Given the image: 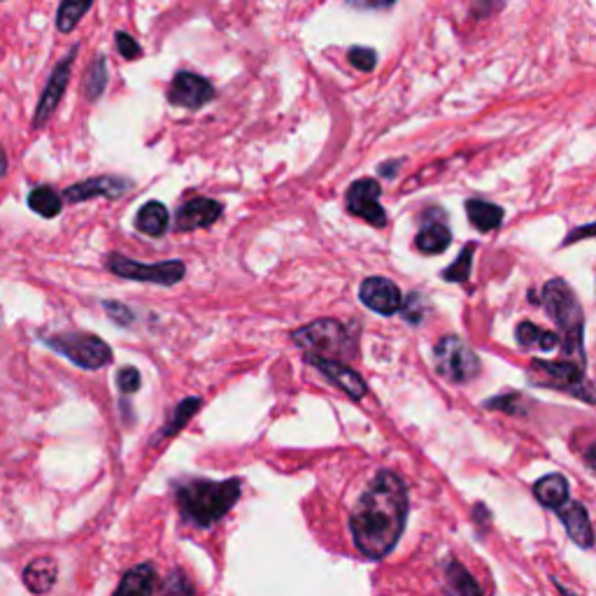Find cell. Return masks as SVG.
<instances>
[{
  "label": "cell",
  "mask_w": 596,
  "mask_h": 596,
  "mask_svg": "<svg viewBox=\"0 0 596 596\" xmlns=\"http://www.w3.org/2000/svg\"><path fill=\"white\" fill-rule=\"evenodd\" d=\"M117 49H119V54L129 61H136L143 56V49H140L138 42L133 40L129 33H117Z\"/></svg>",
  "instance_id": "obj_34"
},
{
  "label": "cell",
  "mask_w": 596,
  "mask_h": 596,
  "mask_svg": "<svg viewBox=\"0 0 596 596\" xmlns=\"http://www.w3.org/2000/svg\"><path fill=\"white\" fill-rule=\"evenodd\" d=\"M592 231H594V226L592 224H587L585 229H580V231H573L569 238H566V245H571L573 240H580V238H590L592 236Z\"/></svg>",
  "instance_id": "obj_37"
},
{
  "label": "cell",
  "mask_w": 596,
  "mask_h": 596,
  "mask_svg": "<svg viewBox=\"0 0 596 596\" xmlns=\"http://www.w3.org/2000/svg\"><path fill=\"white\" fill-rule=\"evenodd\" d=\"M198 408H201V399H196V396H191V399H184L180 403V406L175 408L173 420H170L166 424V429H163L161 434H159V441H163V438L175 436L177 431H180L184 427V424H187L191 420V417H194L198 413Z\"/></svg>",
  "instance_id": "obj_27"
},
{
  "label": "cell",
  "mask_w": 596,
  "mask_h": 596,
  "mask_svg": "<svg viewBox=\"0 0 596 596\" xmlns=\"http://www.w3.org/2000/svg\"><path fill=\"white\" fill-rule=\"evenodd\" d=\"M534 496L541 506L557 510L569 501V480L559 473L545 475V478H541L534 485Z\"/></svg>",
  "instance_id": "obj_20"
},
{
  "label": "cell",
  "mask_w": 596,
  "mask_h": 596,
  "mask_svg": "<svg viewBox=\"0 0 596 596\" xmlns=\"http://www.w3.org/2000/svg\"><path fill=\"white\" fill-rule=\"evenodd\" d=\"M555 585H557V590H559V594H562V596H573L569 590H566V587L562 583H559V580H555Z\"/></svg>",
  "instance_id": "obj_39"
},
{
  "label": "cell",
  "mask_w": 596,
  "mask_h": 596,
  "mask_svg": "<svg viewBox=\"0 0 596 596\" xmlns=\"http://www.w3.org/2000/svg\"><path fill=\"white\" fill-rule=\"evenodd\" d=\"M156 571L152 564H138L136 569L126 571L117 592L112 596H154Z\"/></svg>",
  "instance_id": "obj_17"
},
{
  "label": "cell",
  "mask_w": 596,
  "mask_h": 596,
  "mask_svg": "<svg viewBox=\"0 0 596 596\" xmlns=\"http://www.w3.org/2000/svg\"><path fill=\"white\" fill-rule=\"evenodd\" d=\"M473 254H475V245H466L464 250L459 252L457 261L452 266H447L443 271V280L447 282H466L468 275H471V266H473Z\"/></svg>",
  "instance_id": "obj_28"
},
{
  "label": "cell",
  "mask_w": 596,
  "mask_h": 596,
  "mask_svg": "<svg viewBox=\"0 0 596 596\" xmlns=\"http://www.w3.org/2000/svg\"><path fill=\"white\" fill-rule=\"evenodd\" d=\"M59 569L52 557H38L24 569V583L33 594H45L54 587Z\"/></svg>",
  "instance_id": "obj_18"
},
{
  "label": "cell",
  "mask_w": 596,
  "mask_h": 596,
  "mask_svg": "<svg viewBox=\"0 0 596 596\" xmlns=\"http://www.w3.org/2000/svg\"><path fill=\"white\" fill-rule=\"evenodd\" d=\"M296 345L305 350V357L322 359H350L354 354V340L350 331L336 319H317L292 333Z\"/></svg>",
  "instance_id": "obj_4"
},
{
  "label": "cell",
  "mask_w": 596,
  "mask_h": 596,
  "mask_svg": "<svg viewBox=\"0 0 596 596\" xmlns=\"http://www.w3.org/2000/svg\"><path fill=\"white\" fill-rule=\"evenodd\" d=\"M380 184L371 180V177H364V180H357L350 184L347 189V210L352 212L354 217L364 219L371 226H382L387 224V212L380 205Z\"/></svg>",
  "instance_id": "obj_9"
},
{
  "label": "cell",
  "mask_w": 596,
  "mask_h": 596,
  "mask_svg": "<svg viewBox=\"0 0 596 596\" xmlns=\"http://www.w3.org/2000/svg\"><path fill=\"white\" fill-rule=\"evenodd\" d=\"M466 215L471 219V224L475 229L487 233L499 229L503 222V210L499 205L489 203V201H480V198H471L466 201Z\"/></svg>",
  "instance_id": "obj_24"
},
{
  "label": "cell",
  "mask_w": 596,
  "mask_h": 596,
  "mask_svg": "<svg viewBox=\"0 0 596 596\" xmlns=\"http://www.w3.org/2000/svg\"><path fill=\"white\" fill-rule=\"evenodd\" d=\"M47 347H52L54 352L63 354V357L73 361L75 366L87 368V371H96V368L108 366L112 361V350L103 338L94 336V333L82 331H68L56 333V336L45 338Z\"/></svg>",
  "instance_id": "obj_6"
},
{
  "label": "cell",
  "mask_w": 596,
  "mask_h": 596,
  "mask_svg": "<svg viewBox=\"0 0 596 596\" xmlns=\"http://www.w3.org/2000/svg\"><path fill=\"white\" fill-rule=\"evenodd\" d=\"M436 371L457 385H466L480 373V359L471 350V345L457 336H445L434 347Z\"/></svg>",
  "instance_id": "obj_7"
},
{
  "label": "cell",
  "mask_w": 596,
  "mask_h": 596,
  "mask_svg": "<svg viewBox=\"0 0 596 596\" xmlns=\"http://www.w3.org/2000/svg\"><path fill=\"white\" fill-rule=\"evenodd\" d=\"M350 63L361 73H371L375 68V52L368 47H352L350 49Z\"/></svg>",
  "instance_id": "obj_32"
},
{
  "label": "cell",
  "mask_w": 596,
  "mask_h": 596,
  "mask_svg": "<svg viewBox=\"0 0 596 596\" xmlns=\"http://www.w3.org/2000/svg\"><path fill=\"white\" fill-rule=\"evenodd\" d=\"M408 520V489L399 475L380 471L354 503L352 541L366 559H385L396 548Z\"/></svg>",
  "instance_id": "obj_1"
},
{
  "label": "cell",
  "mask_w": 596,
  "mask_h": 596,
  "mask_svg": "<svg viewBox=\"0 0 596 596\" xmlns=\"http://www.w3.org/2000/svg\"><path fill=\"white\" fill-rule=\"evenodd\" d=\"M394 3L396 0H347V5L357 7V10H389Z\"/></svg>",
  "instance_id": "obj_35"
},
{
  "label": "cell",
  "mask_w": 596,
  "mask_h": 596,
  "mask_svg": "<svg viewBox=\"0 0 596 596\" xmlns=\"http://www.w3.org/2000/svg\"><path fill=\"white\" fill-rule=\"evenodd\" d=\"M75 54H77V47L70 49V54L59 63V66L54 68L52 77H49L47 87H45V91H42L38 112H35V129H40V126L45 124L49 117H52L56 105L61 103L63 94H66V87H68V80H70V68H73Z\"/></svg>",
  "instance_id": "obj_13"
},
{
  "label": "cell",
  "mask_w": 596,
  "mask_h": 596,
  "mask_svg": "<svg viewBox=\"0 0 596 596\" xmlns=\"http://www.w3.org/2000/svg\"><path fill=\"white\" fill-rule=\"evenodd\" d=\"M28 205L40 217H56L61 212V196L52 187H38L28 194Z\"/></svg>",
  "instance_id": "obj_25"
},
{
  "label": "cell",
  "mask_w": 596,
  "mask_h": 596,
  "mask_svg": "<svg viewBox=\"0 0 596 596\" xmlns=\"http://www.w3.org/2000/svg\"><path fill=\"white\" fill-rule=\"evenodd\" d=\"M94 5V0H63L59 7V14H56V24H59V31L70 33L73 28L80 24V19L89 12V7Z\"/></svg>",
  "instance_id": "obj_26"
},
{
  "label": "cell",
  "mask_w": 596,
  "mask_h": 596,
  "mask_svg": "<svg viewBox=\"0 0 596 596\" xmlns=\"http://www.w3.org/2000/svg\"><path fill=\"white\" fill-rule=\"evenodd\" d=\"M445 594L447 596H482V587L459 562L445 564Z\"/></svg>",
  "instance_id": "obj_22"
},
{
  "label": "cell",
  "mask_w": 596,
  "mask_h": 596,
  "mask_svg": "<svg viewBox=\"0 0 596 596\" xmlns=\"http://www.w3.org/2000/svg\"><path fill=\"white\" fill-rule=\"evenodd\" d=\"M108 268L119 278L136 280V282H152V285L161 287H173L184 278L187 268H184L182 261H159V264H140V261H133L124 254H110L108 257Z\"/></svg>",
  "instance_id": "obj_8"
},
{
  "label": "cell",
  "mask_w": 596,
  "mask_h": 596,
  "mask_svg": "<svg viewBox=\"0 0 596 596\" xmlns=\"http://www.w3.org/2000/svg\"><path fill=\"white\" fill-rule=\"evenodd\" d=\"M538 301L548 310V315L555 319V324L562 329L559 343L564 347L566 357L576 359L578 364H585V347H583V333H585V317L580 310V303L576 294L564 280H550L541 289Z\"/></svg>",
  "instance_id": "obj_3"
},
{
  "label": "cell",
  "mask_w": 596,
  "mask_h": 596,
  "mask_svg": "<svg viewBox=\"0 0 596 596\" xmlns=\"http://www.w3.org/2000/svg\"><path fill=\"white\" fill-rule=\"evenodd\" d=\"M515 338L520 347L524 350H541V352H552L559 345V336L555 331L541 329L534 322H522L517 324Z\"/></svg>",
  "instance_id": "obj_21"
},
{
  "label": "cell",
  "mask_w": 596,
  "mask_h": 596,
  "mask_svg": "<svg viewBox=\"0 0 596 596\" xmlns=\"http://www.w3.org/2000/svg\"><path fill=\"white\" fill-rule=\"evenodd\" d=\"M168 222H170V217H168L166 205L159 203V201H149L138 212L136 229L140 233H145V236L159 238L168 231Z\"/></svg>",
  "instance_id": "obj_23"
},
{
  "label": "cell",
  "mask_w": 596,
  "mask_h": 596,
  "mask_svg": "<svg viewBox=\"0 0 596 596\" xmlns=\"http://www.w3.org/2000/svg\"><path fill=\"white\" fill-rule=\"evenodd\" d=\"M305 359H308L310 364L315 366L317 371L322 373L326 380H331L333 385H336L338 389H343V392L347 396H350V399L359 401V399H364V396L368 394V387H366L364 378H361V375L357 371H354V368L345 366L343 361H338V359H322V357H305Z\"/></svg>",
  "instance_id": "obj_12"
},
{
  "label": "cell",
  "mask_w": 596,
  "mask_h": 596,
  "mask_svg": "<svg viewBox=\"0 0 596 596\" xmlns=\"http://www.w3.org/2000/svg\"><path fill=\"white\" fill-rule=\"evenodd\" d=\"M117 385L122 389L124 394H133L140 389V371L133 366H126L122 371L117 373Z\"/></svg>",
  "instance_id": "obj_33"
},
{
  "label": "cell",
  "mask_w": 596,
  "mask_h": 596,
  "mask_svg": "<svg viewBox=\"0 0 596 596\" xmlns=\"http://www.w3.org/2000/svg\"><path fill=\"white\" fill-rule=\"evenodd\" d=\"M359 298L368 310L378 312V315H394L403 305L401 289L387 278H368L361 282Z\"/></svg>",
  "instance_id": "obj_11"
},
{
  "label": "cell",
  "mask_w": 596,
  "mask_h": 596,
  "mask_svg": "<svg viewBox=\"0 0 596 596\" xmlns=\"http://www.w3.org/2000/svg\"><path fill=\"white\" fill-rule=\"evenodd\" d=\"M240 499V480H187L177 489V506L182 517L198 529H208L236 506Z\"/></svg>",
  "instance_id": "obj_2"
},
{
  "label": "cell",
  "mask_w": 596,
  "mask_h": 596,
  "mask_svg": "<svg viewBox=\"0 0 596 596\" xmlns=\"http://www.w3.org/2000/svg\"><path fill=\"white\" fill-rule=\"evenodd\" d=\"M450 243H452V233L443 222V215L441 219H429L415 238L417 250L422 254H441L450 247Z\"/></svg>",
  "instance_id": "obj_19"
},
{
  "label": "cell",
  "mask_w": 596,
  "mask_h": 596,
  "mask_svg": "<svg viewBox=\"0 0 596 596\" xmlns=\"http://www.w3.org/2000/svg\"><path fill=\"white\" fill-rule=\"evenodd\" d=\"M522 401H524L522 396L506 394V396H494V399H489L485 406L492 410H503V413H508V415H520V413H524Z\"/></svg>",
  "instance_id": "obj_31"
},
{
  "label": "cell",
  "mask_w": 596,
  "mask_h": 596,
  "mask_svg": "<svg viewBox=\"0 0 596 596\" xmlns=\"http://www.w3.org/2000/svg\"><path fill=\"white\" fill-rule=\"evenodd\" d=\"M105 308H108V315H110L112 319H117L119 324H129L131 319H133L131 310H126L124 305H119V303H105Z\"/></svg>",
  "instance_id": "obj_36"
},
{
  "label": "cell",
  "mask_w": 596,
  "mask_h": 596,
  "mask_svg": "<svg viewBox=\"0 0 596 596\" xmlns=\"http://www.w3.org/2000/svg\"><path fill=\"white\" fill-rule=\"evenodd\" d=\"M7 173V159H5V152L0 149V177Z\"/></svg>",
  "instance_id": "obj_38"
},
{
  "label": "cell",
  "mask_w": 596,
  "mask_h": 596,
  "mask_svg": "<svg viewBox=\"0 0 596 596\" xmlns=\"http://www.w3.org/2000/svg\"><path fill=\"white\" fill-rule=\"evenodd\" d=\"M222 212L224 208L219 201H212V198H205V196L191 198V201H187L180 210H177L175 226L177 231L208 229V226H212L219 217H222Z\"/></svg>",
  "instance_id": "obj_14"
},
{
  "label": "cell",
  "mask_w": 596,
  "mask_h": 596,
  "mask_svg": "<svg viewBox=\"0 0 596 596\" xmlns=\"http://www.w3.org/2000/svg\"><path fill=\"white\" fill-rule=\"evenodd\" d=\"M559 520L564 522L566 531H569L571 541L578 543V548L583 550H592L594 548V529H592V520L590 513L583 503H569L566 501L564 506L557 508Z\"/></svg>",
  "instance_id": "obj_16"
},
{
  "label": "cell",
  "mask_w": 596,
  "mask_h": 596,
  "mask_svg": "<svg viewBox=\"0 0 596 596\" xmlns=\"http://www.w3.org/2000/svg\"><path fill=\"white\" fill-rule=\"evenodd\" d=\"M131 189V182L124 180V177L115 175H103V177H91L87 182H77L73 187L66 189V201L70 203H82L89 201V198H119L126 191Z\"/></svg>",
  "instance_id": "obj_15"
},
{
  "label": "cell",
  "mask_w": 596,
  "mask_h": 596,
  "mask_svg": "<svg viewBox=\"0 0 596 596\" xmlns=\"http://www.w3.org/2000/svg\"><path fill=\"white\" fill-rule=\"evenodd\" d=\"M161 596H196V590L194 585H191V580L187 578V573L175 569L166 578V583H163Z\"/></svg>",
  "instance_id": "obj_30"
},
{
  "label": "cell",
  "mask_w": 596,
  "mask_h": 596,
  "mask_svg": "<svg viewBox=\"0 0 596 596\" xmlns=\"http://www.w3.org/2000/svg\"><path fill=\"white\" fill-rule=\"evenodd\" d=\"M215 98V87L205 77L189 73V70H180L173 77V84L168 89L170 105L187 110H201L205 103H210Z\"/></svg>",
  "instance_id": "obj_10"
},
{
  "label": "cell",
  "mask_w": 596,
  "mask_h": 596,
  "mask_svg": "<svg viewBox=\"0 0 596 596\" xmlns=\"http://www.w3.org/2000/svg\"><path fill=\"white\" fill-rule=\"evenodd\" d=\"M529 375L534 385L564 389V392L578 396L585 403H594V389L585 375V364H578V361L534 359L531 361Z\"/></svg>",
  "instance_id": "obj_5"
},
{
  "label": "cell",
  "mask_w": 596,
  "mask_h": 596,
  "mask_svg": "<svg viewBox=\"0 0 596 596\" xmlns=\"http://www.w3.org/2000/svg\"><path fill=\"white\" fill-rule=\"evenodd\" d=\"M105 84H108V66H105L103 56H98V59L91 63V68L87 73V82H84V91H87V96L91 98V101H96V98L105 91Z\"/></svg>",
  "instance_id": "obj_29"
}]
</instances>
